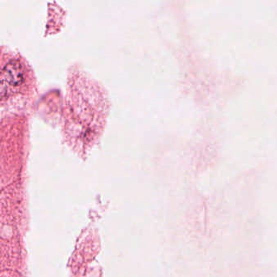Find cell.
<instances>
[{
  "mask_svg": "<svg viewBox=\"0 0 277 277\" xmlns=\"http://www.w3.org/2000/svg\"><path fill=\"white\" fill-rule=\"evenodd\" d=\"M1 90L6 87L20 86L24 81V73L22 67L18 61H12L4 67L1 75Z\"/></svg>",
  "mask_w": 277,
  "mask_h": 277,
  "instance_id": "cell-1",
  "label": "cell"
}]
</instances>
